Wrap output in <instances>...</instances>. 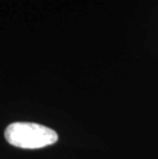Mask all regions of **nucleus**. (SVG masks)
I'll return each mask as SVG.
<instances>
[{
    "mask_svg": "<svg viewBox=\"0 0 158 159\" xmlns=\"http://www.w3.org/2000/svg\"><path fill=\"white\" fill-rule=\"evenodd\" d=\"M8 144L22 149H40L53 145L58 141V134L44 125L33 122H15L4 131Z\"/></svg>",
    "mask_w": 158,
    "mask_h": 159,
    "instance_id": "nucleus-1",
    "label": "nucleus"
}]
</instances>
